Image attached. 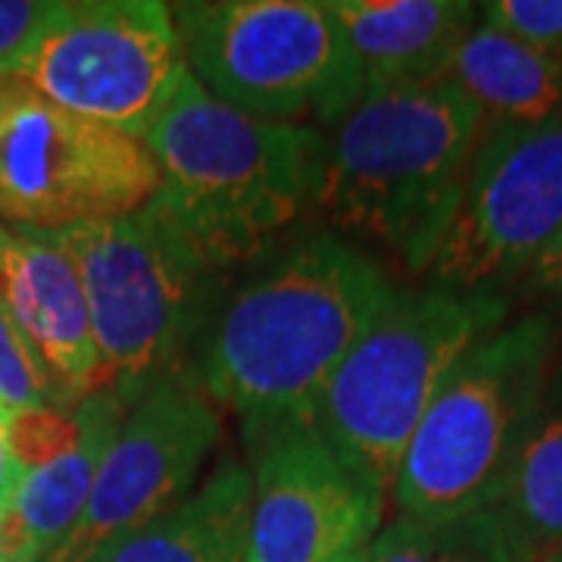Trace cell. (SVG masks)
Listing matches in <instances>:
<instances>
[{
	"instance_id": "13",
	"label": "cell",
	"mask_w": 562,
	"mask_h": 562,
	"mask_svg": "<svg viewBox=\"0 0 562 562\" xmlns=\"http://www.w3.org/2000/svg\"><path fill=\"white\" fill-rule=\"evenodd\" d=\"M0 301L50 375L54 409L106 387L79 272L47 232L0 222Z\"/></svg>"
},
{
	"instance_id": "9",
	"label": "cell",
	"mask_w": 562,
	"mask_h": 562,
	"mask_svg": "<svg viewBox=\"0 0 562 562\" xmlns=\"http://www.w3.org/2000/svg\"><path fill=\"white\" fill-rule=\"evenodd\" d=\"M184 76L179 29L160 0L60 3L16 72L63 110L140 140Z\"/></svg>"
},
{
	"instance_id": "15",
	"label": "cell",
	"mask_w": 562,
	"mask_h": 562,
	"mask_svg": "<svg viewBox=\"0 0 562 562\" xmlns=\"http://www.w3.org/2000/svg\"><path fill=\"white\" fill-rule=\"evenodd\" d=\"M360 69L362 94L447 76L475 29L479 7L462 0H328Z\"/></svg>"
},
{
	"instance_id": "12",
	"label": "cell",
	"mask_w": 562,
	"mask_h": 562,
	"mask_svg": "<svg viewBox=\"0 0 562 562\" xmlns=\"http://www.w3.org/2000/svg\"><path fill=\"white\" fill-rule=\"evenodd\" d=\"M220 435V406L191 372L166 375L128 406L79 522L44 562H85L103 543L172 509L188 497Z\"/></svg>"
},
{
	"instance_id": "7",
	"label": "cell",
	"mask_w": 562,
	"mask_h": 562,
	"mask_svg": "<svg viewBox=\"0 0 562 562\" xmlns=\"http://www.w3.org/2000/svg\"><path fill=\"white\" fill-rule=\"evenodd\" d=\"M188 76L213 101L269 122H341L362 81L341 22L313 0H203L169 7Z\"/></svg>"
},
{
	"instance_id": "14",
	"label": "cell",
	"mask_w": 562,
	"mask_h": 562,
	"mask_svg": "<svg viewBox=\"0 0 562 562\" xmlns=\"http://www.w3.org/2000/svg\"><path fill=\"white\" fill-rule=\"evenodd\" d=\"M457 528L482 562H562V353L501 491Z\"/></svg>"
},
{
	"instance_id": "4",
	"label": "cell",
	"mask_w": 562,
	"mask_h": 562,
	"mask_svg": "<svg viewBox=\"0 0 562 562\" xmlns=\"http://www.w3.org/2000/svg\"><path fill=\"white\" fill-rule=\"evenodd\" d=\"M557 353L560 322L543 310L503 322L462 353L403 453L394 482L403 519L457 528L494 501Z\"/></svg>"
},
{
	"instance_id": "11",
	"label": "cell",
	"mask_w": 562,
	"mask_h": 562,
	"mask_svg": "<svg viewBox=\"0 0 562 562\" xmlns=\"http://www.w3.org/2000/svg\"><path fill=\"white\" fill-rule=\"evenodd\" d=\"M244 443L254 484L247 562H331L369 547L384 494L310 416L244 422Z\"/></svg>"
},
{
	"instance_id": "26",
	"label": "cell",
	"mask_w": 562,
	"mask_h": 562,
	"mask_svg": "<svg viewBox=\"0 0 562 562\" xmlns=\"http://www.w3.org/2000/svg\"><path fill=\"white\" fill-rule=\"evenodd\" d=\"M0 562H20V557H16V547H13L10 538H7L3 525H0Z\"/></svg>"
},
{
	"instance_id": "19",
	"label": "cell",
	"mask_w": 562,
	"mask_h": 562,
	"mask_svg": "<svg viewBox=\"0 0 562 562\" xmlns=\"http://www.w3.org/2000/svg\"><path fill=\"white\" fill-rule=\"evenodd\" d=\"M0 406L7 413L54 406L50 375L3 301H0Z\"/></svg>"
},
{
	"instance_id": "5",
	"label": "cell",
	"mask_w": 562,
	"mask_h": 562,
	"mask_svg": "<svg viewBox=\"0 0 562 562\" xmlns=\"http://www.w3.org/2000/svg\"><path fill=\"white\" fill-rule=\"evenodd\" d=\"M47 235L79 272L103 379L125 406L188 369L222 297V272L157 198L116 220Z\"/></svg>"
},
{
	"instance_id": "16",
	"label": "cell",
	"mask_w": 562,
	"mask_h": 562,
	"mask_svg": "<svg viewBox=\"0 0 562 562\" xmlns=\"http://www.w3.org/2000/svg\"><path fill=\"white\" fill-rule=\"evenodd\" d=\"M128 406L116 391L103 387L76 406V438L38 469L22 475L13 509L3 519V531L16 547L20 562L47 560L79 522L81 509L94 491L98 472L110 443L120 435Z\"/></svg>"
},
{
	"instance_id": "8",
	"label": "cell",
	"mask_w": 562,
	"mask_h": 562,
	"mask_svg": "<svg viewBox=\"0 0 562 562\" xmlns=\"http://www.w3.org/2000/svg\"><path fill=\"white\" fill-rule=\"evenodd\" d=\"M157 188L144 140L63 110L16 76L0 79V220L60 232L135 213Z\"/></svg>"
},
{
	"instance_id": "27",
	"label": "cell",
	"mask_w": 562,
	"mask_h": 562,
	"mask_svg": "<svg viewBox=\"0 0 562 562\" xmlns=\"http://www.w3.org/2000/svg\"><path fill=\"white\" fill-rule=\"evenodd\" d=\"M331 562H369V557H366V547H362V550H350V553H344V557Z\"/></svg>"
},
{
	"instance_id": "3",
	"label": "cell",
	"mask_w": 562,
	"mask_h": 562,
	"mask_svg": "<svg viewBox=\"0 0 562 562\" xmlns=\"http://www.w3.org/2000/svg\"><path fill=\"white\" fill-rule=\"evenodd\" d=\"M144 144L160 169L154 198L222 276L260 260L316 206L325 138L310 125L238 113L191 76Z\"/></svg>"
},
{
	"instance_id": "22",
	"label": "cell",
	"mask_w": 562,
	"mask_h": 562,
	"mask_svg": "<svg viewBox=\"0 0 562 562\" xmlns=\"http://www.w3.org/2000/svg\"><path fill=\"white\" fill-rule=\"evenodd\" d=\"M479 16L484 25L562 54V0H491L479 7Z\"/></svg>"
},
{
	"instance_id": "17",
	"label": "cell",
	"mask_w": 562,
	"mask_h": 562,
	"mask_svg": "<svg viewBox=\"0 0 562 562\" xmlns=\"http://www.w3.org/2000/svg\"><path fill=\"white\" fill-rule=\"evenodd\" d=\"M250 506V472L228 457L194 494L85 562H247Z\"/></svg>"
},
{
	"instance_id": "23",
	"label": "cell",
	"mask_w": 562,
	"mask_h": 562,
	"mask_svg": "<svg viewBox=\"0 0 562 562\" xmlns=\"http://www.w3.org/2000/svg\"><path fill=\"white\" fill-rule=\"evenodd\" d=\"M57 10V0H0V79L20 72Z\"/></svg>"
},
{
	"instance_id": "21",
	"label": "cell",
	"mask_w": 562,
	"mask_h": 562,
	"mask_svg": "<svg viewBox=\"0 0 562 562\" xmlns=\"http://www.w3.org/2000/svg\"><path fill=\"white\" fill-rule=\"evenodd\" d=\"M10 425V447L22 469H38L47 460L63 453L76 438V416L60 413L54 406L44 409H25V413H7Z\"/></svg>"
},
{
	"instance_id": "20",
	"label": "cell",
	"mask_w": 562,
	"mask_h": 562,
	"mask_svg": "<svg viewBox=\"0 0 562 562\" xmlns=\"http://www.w3.org/2000/svg\"><path fill=\"white\" fill-rule=\"evenodd\" d=\"M366 557L369 562H482L460 528H428L403 516L369 541Z\"/></svg>"
},
{
	"instance_id": "24",
	"label": "cell",
	"mask_w": 562,
	"mask_h": 562,
	"mask_svg": "<svg viewBox=\"0 0 562 562\" xmlns=\"http://www.w3.org/2000/svg\"><path fill=\"white\" fill-rule=\"evenodd\" d=\"M519 288L525 291V297L547 303L550 310L543 313H550L562 325V232L543 247L541 257L531 262Z\"/></svg>"
},
{
	"instance_id": "10",
	"label": "cell",
	"mask_w": 562,
	"mask_h": 562,
	"mask_svg": "<svg viewBox=\"0 0 562 562\" xmlns=\"http://www.w3.org/2000/svg\"><path fill=\"white\" fill-rule=\"evenodd\" d=\"M562 232V113L531 125L484 122L462 203L435 260L431 284L501 294Z\"/></svg>"
},
{
	"instance_id": "25",
	"label": "cell",
	"mask_w": 562,
	"mask_h": 562,
	"mask_svg": "<svg viewBox=\"0 0 562 562\" xmlns=\"http://www.w3.org/2000/svg\"><path fill=\"white\" fill-rule=\"evenodd\" d=\"M22 469L16 457H13V447H10V425H7V409L0 406V522L7 519V513L13 509L16 501V491H20Z\"/></svg>"
},
{
	"instance_id": "18",
	"label": "cell",
	"mask_w": 562,
	"mask_h": 562,
	"mask_svg": "<svg viewBox=\"0 0 562 562\" xmlns=\"http://www.w3.org/2000/svg\"><path fill=\"white\" fill-rule=\"evenodd\" d=\"M443 79L479 103L484 122L531 125L562 113V54L484 22L457 47Z\"/></svg>"
},
{
	"instance_id": "1",
	"label": "cell",
	"mask_w": 562,
	"mask_h": 562,
	"mask_svg": "<svg viewBox=\"0 0 562 562\" xmlns=\"http://www.w3.org/2000/svg\"><path fill=\"white\" fill-rule=\"evenodd\" d=\"M397 291L382 262L338 235L276 244L222 294L188 372L244 422L310 416Z\"/></svg>"
},
{
	"instance_id": "2",
	"label": "cell",
	"mask_w": 562,
	"mask_h": 562,
	"mask_svg": "<svg viewBox=\"0 0 562 562\" xmlns=\"http://www.w3.org/2000/svg\"><path fill=\"white\" fill-rule=\"evenodd\" d=\"M479 103L450 79L362 94L325 140L316 210L347 235L428 272L482 140Z\"/></svg>"
},
{
	"instance_id": "6",
	"label": "cell",
	"mask_w": 562,
	"mask_h": 562,
	"mask_svg": "<svg viewBox=\"0 0 562 562\" xmlns=\"http://www.w3.org/2000/svg\"><path fill=\"white\" fill-rule=\"evenodd\" d=\"M506 316L501 294L401 288L310 413L316 431L384 494L447 372Z\"/></svg>"
}]
</instances>
